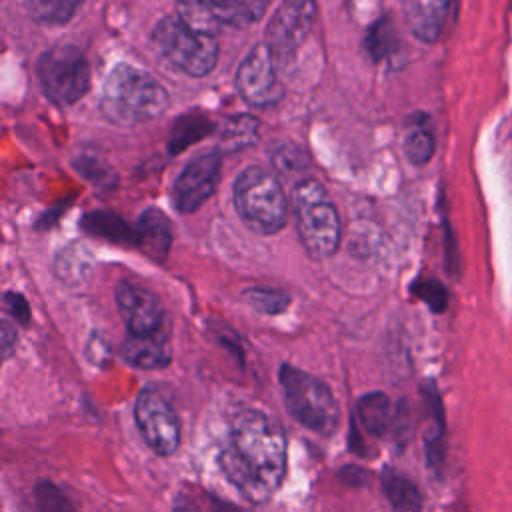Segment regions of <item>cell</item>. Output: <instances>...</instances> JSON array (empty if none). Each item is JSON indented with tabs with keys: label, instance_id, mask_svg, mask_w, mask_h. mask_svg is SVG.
<instances>
[{
	"label": "cell",
	"instance_id": "31",
	"mask_svg": "<svg viewBox=\"0 0 512 512\" xmlns=\"http://www.w3.org/2000/svg\"><path fill=\"white\" fill-rule=\"evenodd\" d=\"M14 346H16V330L12 328V324L8 320H2V352H4V358H8L12 354Z\"/></svg>",
	"mask_w": 512,
	"mask_h": 512
},
{
	"label": "cell",
	"instance_id": "19",
	"mask_svg": "<svg viewBox=\"0 0 512 512\" xmlns=\"http://www.w3.org/2000/svg\"><path fill=\"white\" fill-rule=\"evenodd\" d=\"M90 268H92V254L84 244H78V242L62 248L54 260L56 276L70 286L82 284L88 278Z\"/></svg>",
	"mask_w": 512,
	"mask_h": 512
},
{
	"label": "cell",
	"instance_id": "29",
	"mask_svg": "<svg viewBox=\"0 0 512 512\" xmlns=\"http://www.w3.org/2000/svg\"><path fill=\"white\" fill-rule=\"evenodd\" d=\"M412 292L428 304L432 312H444L448 306V290L434 278H422L414 284Z\"/></svg>",
	"mask_w": 512,
	"mask_h": 512
},
{
	"label": "cell",
	"instance_id": "4",
	"mask_svg": "<svg viewBox=\"0 0 512 512\" xmlns=\"http://www.w3.org/2000/svg\"><path fill=\"white\" fill-rule=\"evenodd\" d=\"M294 214L306 252L314 260L332 256L340 244V216L318 180L306 178L294 188Z\"/></svg>",
	"mask_w": 512,
	"mask_h": 512
},
{
	"label": "cell",
	"instance_id": "8",
	"mask_svg": "<svg viewBox=\"0 0 512 512\" xmlns=\"http://www.w3.org/2000/svg\"><path fill=\"white\" fill-rule=\"evenodd\" d=\"M318 6L310 0H288L282 2L266 28V46L270 48L276 64L286 66L292 62L308 32L314 24Z\"/></svg>",
	"mask_w": 512,
	"mask_h": 512
},
{
	"label": "cell",
	"instance_id": "21",
	"mask_svg": "<svg viewBox=\"0 0 512 512\" xmlns=\"http://www.w3.org/2000/svg\"><path fill=\"white\" fill-rule=\"evenodd\" d=\"M258 118L252 114H238L224 122L220 130L218 150L220 152H236L240 148H246L258 140Z\"/></svg>",
	"mask_w": 512,
	"mask_h": 512
},
{
	"label": "cell",
	"instance_id": "3",
	"mask_svg": "<svg viewBox=\"0 0 512 512\" xmlns=\"http://www.w3.org/2000/svg\"><path fill=\"white\" fill-rule=\"evenodd\" d=\"M234 206L244 224L258 234L284 228L288 200L280 180L262 166L244 168L234 182Z\"/></svg>",
	"mask_w": 512,
	"mask_h": 512
},
{
	"label": "cell",
	"instance_id": "13",
	"mask_svg": "<svg viewBox=\"0 0 512 512\" xmlns=\"http://www.w3.org/2000/svg\"><path fill=\"white\" fill-rule=\"evenodd\" d=\"M452 8L454 6L450 2H406L404 12L410 32L426 44L436 42L442 36V30L448 22V12Z\"/></svg>",
	"mask_w": 512,
	"mask_h": 512
},
{
	"label": "cell",
	"instance_id": "20",
	"mask_svg": "<svg viewBox=\"0 0 512 512\" xmlns=\"http://www.w3.org/2000/svg\"><path fill=\"white\" fill-rule=\"evenodd\" d=\"M212 130H214V124H212V120L206 114H202V112H186V114H182L174 122L172 130H170V138H168L170 154H180L192 142L202 140Z\"/></svg>",
	"mask_w": 512,
	"mask_h": 512
},
{
	"label": "cell",
	"instance_id": "26",
	"mask_svg": "<svg viewBox=\"0 0 512 512\" xmlns=\"http://www.w3.org/2000/svg\"><path fill=\"white\" fill-rule=\"evenodd\" d=\"M78 6L80 4L74 0H34V2L26 4L30 16L44 24L68 22Z\"/></svg>",
	"mask_w": 512,
	"mask_h": 512
},
{
	"label": "cell",
	"instance_id": "1",
	"mask_svg": "<svg viewBox=\"0 0 512 512\" xmlns=\"http://www.w3.org/2000/svg\"><path fill=\"white\" fill-rule=\"evenodd\" d=\"M224 476L250 502H266L286 472V436L280 424L260 410L234 416L220 454Z\"/></svg>",
	"mask_w": 512,
	"mask_h": 512
},
{
	"label": "cell",
	"instance_id": "25",
	"mask_svg": "<svg viewBox=\"0 0 512 512\" xmlns=\"http://www.w3.org/2000/svg\"><path fill=\"white\" fill-rule=\"evenodd\" d=\"M434 148H436L434 134L428 126L424 124L410 126V130L404 136V154L412 164L424 166L432 158Z\"/></svg>",
	"mask_w": 512,
	"mask_h": 512
},
{
	"label": "cell",
	"instance_id": "6",
	"mask_svg": "<svg viewBox=\"0 0 512 512\" xmlns=\"http://www.w3.org/2000/svg\"><path fill=\"white\" fill-rule=\"evenodd\" d=\"M152 42L170 66L194 78L206 76L218 62L216 36L192 30L178 14L164 16L156 22Z\"/></svg>",
	"mask_w": 512,
	"mask_h": 512
},
{
	"label": "cell",
	"instance_id": "2",
	"mask_svg": "<svg viewBox=\"0 0 512 512\" xmlns=\"http://www.w3.org/2000/svg\"><path fill=\"white\" fill-rule=\"evenodd\" d=\"M170 104L166 88L134 64H116L104 80L100 108L116 126H136L160 116Z\"/></svg>",
	"mask_w": 512,
	"mask_h": 512
},
{
	"label": "cell",
	"instance_id": "12",
	"mask_svg": "<svg viewBox=\"0 0 512 512\" xmlns=\"http://www.w3.org/2000/svg\"><path fill=\"white\" fill-rule=\"evenodd\" d=\"M222 152L210 150L190 160L174 182V204L182 214L198 210L212 194L220 178Z\"/></svg>",
	"mask_w": 512,
	"mask_h": 512
},
{
	"label": "cell",
	"instance_id": "27",
	"mask_svg": "<svg viewBox=\"0 0 512 512\" xmlns=\"http://www.w3.org/2000/svg\"><path fill=\"white\" fill-rule=\"evenodd\" d=\"M244 300L256 308L258 312L264 314H280L282 310L288 308L290 296L278 288H268V286H252L244 292Z\"/></svg>",
	"mask_w": 512,
	"mask_h": 512
},
{
	"label": "cell",
	"instance_id": "24",
	"mask_svg": "<svg viewBox=\"0 0 512 512\" xmlns=\"http://www.w3.org/2000/svg\"><path fill=\"white\" fill-rule=\"evenodd\" d=\"M176 14L184 24L202 34L216 36L218 28L222 26L210 8V2H178Z\"/></svg>",
	"mask_w": 512,
	"mask_h": 512
},
{
	"label": "cell",
	"instance_id": "9",
	"mask_svg": "<svg viewBox=\"0 0 512 512\" xmlns=\"http://www.w3.org/2000/svg\"><path fill=\"white\" fill-rule=\"evenodd\" d=\"M134 420L146 444L160 456H170L180 444V420L176 410L156 390L146 388L134 404Z\"/></svg>",
	"mask_w": 512,
	"mask_h": 512
},
{
	"label": "cell",
	"instance_id": "11",
	"mask_svg": "<svg viewBox=\"0 0 512 512\" xmlns=\"http://www.w3.org/2000/svg\"><path fill=\"white\" fill-rule=\"evenodd\" d=\"M114 298L128 336H166L164 306L154 292L120 280Z\"/></svg>",
	"mask_w": 512,
	"mask_h": 512
},
{
	"label": "cell",
	"instance_id": "18",
	"mask_svg": "<svg viewBox=\"0 0 512 512\" xmlns=\"http://www.w3.org/2000/svg\"><path fill=\"white\" fill-rule=\"evenodd\" d=\"M356 424L374 438H380L390 424V400L384 392H368L356 404Z\"/></svg>",
	"mask_w": 512,
	"mask_h": 512
},
{
	"label": "cell",
	"instance_id": "23",
	"mask_svg": "<svg viewBox=\"0 0 512 512\" xmlns=\"http://www.w3.org/2000/svg\"><path fill=\"white\" fill-rule=\"evenodd\" d=\"M364 44L366 52L374 62L388 60L398 50V34L390 14H382L378 20L370 24V28L366 30Z\"/></svg>",
	"mask_w": 512,
	"mask_h": 512
},
{
	"label": "cell",
	"instance_id": "10",
	"mask_svg": "<svg viewBox=\"0 0 512 512\" xmlns=\"http://www.w3.org/2000/svg\"><path fill=\"white\" fill-rule=\"evenodd\" d=\"M236 88L244 102L258 108L272 106L282 98L284 86L278 78V64L266 42L252 46L240 62L236 70Z\"/></svg>",
	"mask_w": 512,
	"mask_h": 512
},
{
	"label": "cell",
	"instance_id": "15",
	"mask_svg": "<svg viewBox=\"0 0 512 512\" xmlns=\"http://www.w3.org/2000/svg\"><path fill=\"white\" fill-rule=\"evenodd\" d=\"M122 356L136 368H164L170 362L168 336H126Z\"/></svg>",
	"mask_w": 512,
	"mask_h": 512
},
{
	"label": "cell",
	"instance_id": "22",
	"mask_svg": "<svg viewBox=\"0 0 512 512\" xmlns=\"http://www.w3.org/2000/svg\"><path fill=\"white\" fill-rule=\"evenodd\" d=\"M212 12L220 24L232 28H246L262 18L268 4L262 0H242V2H210Z\"/></svg>",
	"mask_w": 512,
	"mask_h": 512
},
{
	"label": "cell",
	"instance_id": "30",
	"mask_svg": "<svg viewBox=\"0 0 512 512\" xmlns=\"http://www.w3.org/2000/svg\"><path fill=\"white\" fill-rule=\"evenodd\" d=\"M4 304H6V308L10 310V314L18 322L28 324V320H30V306L26 304V300L18 292H6L4 294Z\"/></svg>",
	"mask_w": 512,
	"mask_h": 512
},
{
	"label": "cell",
	"instance_id": "16",
	"mask_svg": "<svg viewBox=\"0 0 512 512\" xmlns=\"http://www.w3.org/2000/svg\"><path fill=\"white\" fill-rule=\"evenodd\" d=\"M82 228L94 236L106 238L110 242H118V244H130L136 246V226H130L124 218H120L114 212L108 210H96V212H88L82 218Z\"/></svg>",
	"mask_w": 512,
	"mask_h": 512
},
{
	"label": "cell",
	"instance_id": "14",
	"mask_svg": "<svg viewBox=\"0 0 512 512\" xmlns=\"http://www.w3.org/2000/svg\"><path fill=\"white\" fill-rule=\"evenodd\" d=\"M136 226V248L146 252L150 258L162 260L172 244V226L164 212L158 208H146Z\"/></svg>",
	"mask_w": 512,
	"mask_h": 512
},
{
	"label": "cell",
	"instance_id": "7",
	"mask_svg": "<svg viewBox=\"0 0 512 512\" xmlns=\"http://www.w3.org/2000/svg\"><path fill=\"white\" fill-rule=\"evenodd\" d=\"M42 92L56 104L78 102L90 88V64L74 44H56L42 52L36 62Z\"/></svg>",
	"mask_w": 512,
	"mask_h": 512
},
{
	"label": "cell",
	"instance_id": "5",
	"mask_svg": "<svg viewBox=\"0 0 512 512\" xmlns=\"http://www.w3.org/2000/svg\"><path fill=\"white\" fill-rule=\"evenodd\" d=\"M280 384L286 408L296 422L322 436H330L336 430L340 408L332 390L322 380L292 364H282Z\"/></svg>",
	"mask_w": 512,
	"mask_h": 512
},
{
	"label": "cell",
	"instance_id": "32",
	"mask_svg": "<svg viewBox=\"0 0 512 512\" xmlns=\"http://www.w3.org/2000/svg\"><path fill=\"white\" fill-rule=\"evenodd\" d=\"M172 512H196V508L192 504H176Z\"/></svg>",
	"mask_w": 512,
	"mask_h": 512
},
{
	"label": "cell",
	"instance_id": "28",
	"mask_svg": "<svg viewBox=\"0 0 512 512\" xmlns=\"http://www.w3.org/2000/svg\"><path fill=\"white\" fill-rule=\"evenodd\" d=\"M34 500L42 512H78L72 500L64 494V490L50 480H42L36 484Z\"/></svg>",
	"mask_w": 512,
	"mask_h": 512
},
{
	"label": "cell",
	"instance_id": "17",
	"mask_svg": "<svg viewBox=\"0 0 512 512\" xmlns=\"http://www.w3.org/2000/svg\"><path fill=\"white\" fill-rule=\"evenodd\" d=\"M382 492L394 512H422L424 500L418 486L392 468L382 472Z\"/></svg>",
	"mask_w": 512,
	"mask_h": 512
}]
</instances>
